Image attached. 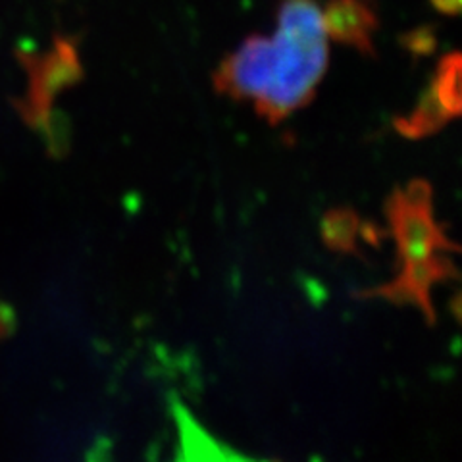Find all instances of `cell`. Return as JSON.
<instances>
[{
	"mask_svg": "<svg viewBox=\"0 0 462 462\" xmlns=\"http://www.w3.org/2000/svg\"><path fill=\"white\" fill-rule=\"evenodd\" d=\"M430 3L447 16H457L462 6V0H430Z\"/></svg>",
	"mask_w": 462,
	"mask_h": 462,
	"instance_id": "cell-8",
	"label": "cell"
},
{
	"mask_svg": "<svg viewBox=\"0 0 462 462\" xmlns=\"http://www.w3.org/2000/svg\"><path fill=\"white\" fill-rule=\"evenodd\" d=\"M353 218L343 214H329L326 218V239L337 249L351 247L353 243Z\"/></svg>",
	"mask_w": 462,
	"mask_h": 462,
	"instance_id": "cell-7",
	"label": "cell"
},
{
	"mask_svg": "<svg viewBox=\"0 0 462 462\" xmlns=\"http://www.w3.org/2000/svg\"><path fill=\"white\" fill-rule=\"evenodd\" d=\"M171 409L180 431V451L176 462H256L208 436L178 401H171Z\"/></svg>",
	"mask_w": 462,
	"mask_h": 462,
	"instance_id": "cell-6",
	"label": "cell"
},
{
	"mask_svg": "<svg viewBox=\"0 0 462 462\" xmlns=\"http://www.w3.org/2000/svg\"><path fill=\"white\" fill-rule=\"evenodd\" d=\"M81 76V66L76 47L68 41H56L51 52L33 64L32 91L22 108L27 122L35 127L49 129L51 105L54 97Z\"/></svg>",
	"mask_w": 462,
	"mask_h": 462,
	"instance_id": "cell-4",
	"label": "cell"
},
{
	"mask_svg": "<svg viewBox=\"0 0 462 462\" xmlns=\"http://www.w3.org/2000/svg\"><path fill=\"white\" fill-rule=\"evenodd\" d=\"M10 322H12V320H10V318L5 316V310H0V336L5 334V329H6V326H8Z\"/></svg>",
	"mask_w": 462,
	"mask_h": 462,
	"instance_id": "cell-9",
	"label": "cell"
},
{
	"mask_svg": "<svg viewBox=\"0 0 462 462\" xmlns=\"http://www.w3.org/2000/svg\"><path fill=\"white\" fill-rule=\"evenodd\" d=\"M385 212L395 237L401 272L393 282L370 289L366 297L412 305L424 312L428 322H436L431 289L457 278V268L447 253L458 249L433 216L431 185L416 180L395 189L385 202Z\"/></svg>",
	"mask_w": 462,
	"mask_h": 462,
	"instance_id": "cell-2",
	"label": "cell"
},
{
	"mask_svg": "<svg viewBox=\"0 0 462 462\" xmlns=\"http://www.w3.org/2000/svg\"><path fill=\"white\" fill-rule=\"evenodd\" d=\"M328 39L316 0H283L276 33L251 35L226 56L216 89L249 100L266 122L280 124L312 100L328 68Z\"/></svg>",
	"mask_w": 462,
	"mask_h": 462,
	"instance_id": "cell-1",
	"label": "cell"
},
{
	"mask_svg": "<svg viewBox=\"0 0 462 462\" xmlns=\"http://www.w3.org/2000/svg\"><path fill=\"white\" fill-rule=\"evenodd\" d=\"M328 37L370 54L378 18L365 0H329L322 10Z\"/></svg>",
	"mask_w": 462,
	"mask_h": 462,
	"instance_id": "cell-5",
	"label": "cell"
},
{
	"mask_svg": "<svg viewBox=\"0 0 462 462\" xmlns=\"http://www.w3.org/2000/svg\"><path fill=\"white\" fill-rule=\"evenodd\" d=\"M460 56L453 52L439 62L428 91L416 108L395 120L397 132L409 139H424L436 134L460 114Z\"/></svg>",
	"mask_w": 462,
	"mask_h": 462,
	"instance_id": "cell-3",
	"label": "cell"
}]
</instances>
